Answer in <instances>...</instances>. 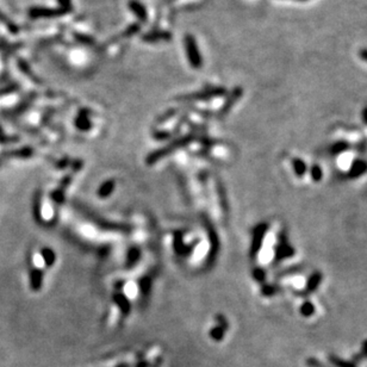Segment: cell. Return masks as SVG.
Listing matches in <instances>:
<instances>
[{"instance_id": "obj_12", "label": "cell", "mask_w": 367, "mask_h": 367, "mask_svg": "<svg viewBox=\"0 0 367 367\" xmlns=\"http://www.w3.org/2000/svg\"><path fill=\"white\" fill-rule=\"evenodd\" d=\"M323 176V173H322V169H321V167L318 166V165H314V166L311 167V178L312 180L314 181H320L321 179H322Z\"/></svg>"}, {"instance_id": "obj_6", "label": "cell", "mask_w": 367, "mask_h": 367, "mask_svg": "<svg viewBox=\"0 0 367 367\" xmlns=\"http://www.w3.org/2000/svg\"><path fill=\"white\" fill-rule=\"evenodd\" d=\"M321 281H322V274L320 272H315L310 275L308 284H306V289H305V294H312V292L317 290V287L320 286Z\"/></svg>"}, {"instance_id": "obj_1", "label": "cell", "mask_w": 367, "mask_h": 367, "mask_svg": "<svg viewBox=\"0 0 367 367\" xmlns=\"http://www.w3.org/2000/svg\"><path fill=\"white\" fill-rule=\"evenodd\" d=\"M185 48H186V54L190 65L195 68H200L201 65H203V60H201L200 53L198 50L196 39L192 36L187 35L185 37Z\"/></svg>"}, {"instance_id": "obj_15", "label": "cell", "mask_w": 367, "mask_h": 367, "mask_svg": "<svg viewBox=\"0 0 367 367\" xmlns=\"http://www.w3.org/2000/svg\"><path fill=\"white\" fill-rule=\"evenodd\" d=\"M0 22H1L2 24L6 25V27L8 28V29H10L11 31H13V33H16V31H17V28L15 27V25L12 24V22H10V21H8V19L6 18V17L2 16V15H1V12H0Z\"/></svg>"}, {"instance_id": "obj_8", "label": "cell", "mask_w": 367, "mask_h": 367, "mask_svg": "<svg viewBox=\"0 0 367 367\" xmlns=\"http://www.w3.org/2000/svg\"><path fill=\"white\" fill-rule=\"evenodd\" d=\"M292 166H294L296 175L300 176V178H301V176L306 173L305 162H304L303 160H300V159H294V161H292Z\"/></svg>"}, {"instance_id": "obj_2", "label": "cell", "mask_w": 367, "mask_h": 367, "mask_svg": "<svg viewBox=\"0 0 367 367\" xmlns=\"http://www.w3.org/2000/svg\"><path fill=\"white\" fill-rule=\"evenodd\" d=\"M295 249L292 248L287 241V236L285 232H281L279 234V243L275 247V255H274V264L280 263L281 260L287 258H291L295 255Z\"/></svg>"}, {"instance_id": "obj_11", "label": "cell", "mask_w": 367, "mask_h": 367, "mask_svg": "<svg viewBox=\"0 0 367 367\" xmlns=\"http://www.w3.org/2000/svg\"><path fill=\"white\" fill-rule=\"evenodd\" d=\"M280 290H281V287H279V286L265 285V286H263V289H261V292H263V295H265V296H273V295L277 294V292H279Z\"/></svg>"}, {"instance_id": "obj_19", "label": "cell", "mask_w": 367, "mask_h": 367, "mask_svg": "<svg viewBox=\"0 0 367 367\" xmlns=\"http://www.w3.org/2000/svg\"><path fill=\"white\" fill-rule=\"evenodd\" d=\"M363 121H364V123L367 124V107L363 110Z\"/></svg>"}, {"instance_id": "obj_9", "label": "cell", "mask_w": 367, "mask_h": 367, "mask_svg": "<svg viewBox=\"0 0 367 367\" xmlns=\"http://www.w3.org/2000/svg\"><path fill=\"white\" fill-rule=\"evenodd\" d=\"M347 149H349V144L347 143V142H343V141L336 142V143L333 144V146L331 147V154L337 155V154H340V153L346 152Z\"/></svg>"}, {"instance_id": "obj_18", "label": "cell", "mask_w": 367, "mask_h": 367, "mask_svg": "<svg viewBox=\"0 0 367 367\" xmlns=\"http://www.w3.org/2000/svg\"><path fill=\"white\" fill-rule=\"evenodd\" d=\"M360 58L363 60H365L367 62V49H361L360 50Z\"/></svg>"}, {"instance_id": "obj_7", "label": "cell", "mask_w": 367, "mask_h": 367, "mask_svg": "<svg viewBox=\"0 0 367 367\" xmlns=\"http://www.w3.org/2000/svg\"><path fill=\"white\" fill-rule=\"evenodd\" d=\"M129 7H130V10H132L133 12L135 13L136 17L140 19V21H146V19H147V10L140 1H137V0H132V1H130V4H129Z\"/></svg>"}, {"instance_id": "obj_14", "label": "cell", "mask_w": 367, "mask_h": 367, "mask_svg": "<svg viewBox=\"0 0 367 367\" xmlns=\"http://www.w3.org/2000/svg\"><path fill=\"white\" fill-rule=\"evenodd\" d=\"M253 275H254L257 281H260V283H263L266 279V273H265L263 268H255L254 272H253Z\"/></svg>"}, {"instance_id": "obj_5", "label": "cell", "mask_w": 367, "mask_h": 367, "mask_svg": "<svg viewBox=\"0 0 367 367\" xmlns=\"http://www.w3.org/2000/svg\"><path fill=\"white\" fill-rule=\"evenodd\" d=\"M367 172V162L364 160H355L353 162L351 169L348 172L349 178H359L364 173Z\"/></svg>"}, {"instance_id": "obj_4", "label": "cell", "mask_w": 367, "mask_h": 367, "mask_svg": "<svg viewBox=\"0 0 367 367\" xmlns=\"http://www.w3.org/2000/svg\"><path fill=\"white\" fill-rule=\"evenodd\" d=\"M67 13L64 8H58V10H53V8H45V7H31L29 10V16L31 18H52V17L62 16Z\"/></svg>"}, {"instance_id": "obj_3", "label": "cell", "mask_w": 367, "mask_h": 367, "mask_svg": "<svg viewBox=\"0 0 367 367\" xmlns=\"http://www.w3.org/2000/svg\"><path fill=\"white\" fill-rule=\"evenodd\" d=\"M267 230H268V226L266 223L259 224L254 232V236H253V243L250 247V257L254 259L259 254V250H260L261 246H263V240L266 235Z\"/></svg>"}, {"instance_id": "obj_13", "label": "cell", "mask_w": 367, "mask_h": 367, "mask_svg": "<svg viewBox=\"0 0 367 367\" xmlns=\"http://www.w3.org/2000/svg\"><path fill=\"white\" fill-rule=\"evenodd\" d=\"M169 33H150L149 35L144 36L143 38L147 39V41H155V39H159V38H169Z\"/></svg>"}, {"instance_id": "obj_16", "label": "cell", "mask_w": 367, "mask_h": 367, "mask_svg": "<svg viewBox=\"0 0 367 367\" xmlns=\"http://www.w3.org/2000/svg\"><path fill=\"white\" fill-rule=\"evenodd\" d=\"M301 268H303V267H292V268L285 269L284 272L279 273L277 277H283V275H289V274H294V273H298V272L301 271Z\"/></svg>"}, {"instance_id": "obj_17", "label": "cell", "mask_w": 367, "mask_h": 367, "mask_svg": "<svg viewBox=\"0 0 367 367\" xmlns=\"http://www.w3.org/2000/svg\"><path fill=\"white\" fill-rule=\"evenodd\" d=\"M59 1L61 2V5H62L61 8H64V10L67 11V12L70 10V8H72V6H70V0H59Z\"/></svg>"}, {"instance_id": "obj_10", "label": "cell", "mask_w": 367, "mask_h": 367, "mask_svg": "<svg viewBox=\"0 0 367 367\" xmlns=\"http://www.w3.org/2000/svg\"><path fill=\"white\" fill-rule=\"evenodd\" d=\"M315 312V306L311 301H304L303 305L300 306V314L305 317H309V316L314 315Z\"/></svg>"}]
</instances>
